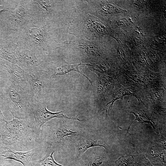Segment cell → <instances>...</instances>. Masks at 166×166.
<instances>
[{"label":"cell","mask_w":166,"mask_h":166,"mask_svg":"<svg viewBox=\"0 0 166 166\" xmlns=\"http://www.w3.org/2000/svg\"><path fill=\"white\" fill-rule=\"evenodd\" d=\"M134 161L132 155L122 156L115 161L116 166H133Z\"/></svg>","instance_id":"9a60e30c"},{"label":"cell","mask_w":166,"mask_h":166,"mask_svg":"<svg viewBox=\"0 0 166 166\" xmlns=\"http://www.w3.org/2000/svg\"><path fill=\"white\" fill-rule=\"evenodd\" d=\"M83 64H77L72 65H64L60 67L57 68L55 72V75H62L66 74L72 71H75L79 72L84 76L86 77L92 84L91 81L84 74L81 73L79 70V66Z\"/></svg>","instance_id":"4fadbf2b"},{"label":"cell","mask_w":166,"mask_h":166,"mask_svg":"<svg viewBox=\"0 0 166 166\" xmlns=\"http://www.w3.org/2000/svg\"><path fill=\"white\" fill-rule=\"evenodd\" d=\"M9 98L8 107L12 116L22 119H31L32 112L29 107L25 90L11 81L7 89Z\"/></svg>","instance_id":"7a4b0ae2"},{"label":"cell","mask_w":166,"mask_h":166,"mask_svg":"<svg viewBox=\"0 0 166 166\" xmlns=\"http://www.w3.org/2000/svg\"><path fill=\"white\" fill-rule=\"evenodd\" d=\"M35 1L46 12L48 13L49 12L51 5L46 1L43 0H35Z\"/></svg>","instance_id":"e0dca14e"},{"label":"cell","mask_w":166,"mask_h":166,"mask_svg":"<svg viewBox=\"0 0 166 166\" xmlns=\"http://www.w3.org/2000/svg\"><path fill=\"white\" fill-rule=\"evenodd\" d=\"M1 76H0V78ZM5 119V118L2 114L0 109V122L4 121Z\"/></svg>","instance_id":"ffe728a7"},{"label":"cell","mask_w":166,"mask_h":166,"mask_svg":"<svg viewBox=\"0 0 166 166\" xmlns=\"http://www.w3.org/2000/svg\"><path fill=\"white\" fill-rule=\"evenodd\" d=\"M36 67L26 69L24 70L33 97L39 100L44 84L45 72Z\"/></svg>","instance_id":"277c9868"},{"label":"cell","mask_w":166,"mask_h":166,"mask_svg":"<svg viewBox=\"0 0 166 166\" xmlns=\"http://www.w3.org/2000/svg\"><path fill=\"white\" fill-rule=\"evenodd\" d=\"M5 11L6 9L4 7L2 6H0V12Z\"/></svg>","instance_id":"44dd1931"},{"label":"cell","mask_w":166,"mask_h":166,"mask_svg":"<svg viewBox=\"0 0 166 166\" xmlns=\"http://www.w3.org/2000/svg\"><path fill=\"white\" fill-rule=\"evenodd\" d=\"M103 158L92 154L78 158L69 166H99L103 163Z\"/></svg>","instance_id":"9c48e42d"},{"label":"cell","mask_w":166,"mask_h":166,"mask_svg":"<svg viewBox=\"0 0 166 166\" xmlns=\"http://www.w3.org/2000/svg\"><path fill=\"white\" fill-rule=\"evenodd\" d=\"M10 121L0 123V139L8 148L18 151H27L40 144V130L31 119H22L13 116Z\"/></svg>","instance_id":"6da1fadb"},{"label":"cell","mask_w":166,"mask_h":166,"mask_svg":"<svg viewBox=\"0 0 166 166\" xmlns=\"http://www.w3.org/2000/svg\"><path fill=\"white\" fill-rule=\"evenodd\" d=\"M99 146L106 148L105 145L101 140L91 136L82 137L77 141L76 149L78 157L80 156L89 148Z\"/></svg>","instance_id":"ba28073f"},{"label":"cell","mask_w":166,"mask_h":166,"mask_svg":"<svg viewBox=\"0 0 166 166\" xmlns=\"http://www.w3.org/2000/svg\"><path fill=\"white\" fill-rule=\"evenodd\" d=\"M30 40L34 44L41 45L44 42V36L42 30L38 28H32L28 32Z\"/></svg>","instance_id":"7c38bea8"},{"label":"cell","mask_w":166,"mask_h":166,"mask_svg":"<svg viewBox=\"0 0 166 166\" xmlns=\"http://www.w3.org/2000/svg\"><path fill=\"white\" fill-rule=\"evenodd\" d=\"M133 166H153L148 160L145 157H139L134 161Z\"/></svg>","instance_id":"2e32d148"},{"label":"cell","mask_w":166,"mask_h":166,"mask_svg":"<svg viewBox=\"0 0 166 166\" xmlns=\"http://www.w3.org/2000/svg\"><path fill=\"white\" fill-rule=\"evenodd\" d=\"M54 151H51L41 159L32 162L33 166H63L58 164L54 160L53 154Z\"/></svg>","instance_id":"8fae6325"},{"label":"cell","mask_w":166,"mask_h":166,"mask_svg":"<svg viewBox=\"0 0 166 166\" xmlns=\"http://www.w3.org/2000/svg\"><path fill=\"white\" fill-rule=\"evenodd\" d=\"M26 13L23 8L19 6L13 12L12 15V20L13 24L18 25L21 23L24 18Z\"/></svg>","instance_id":"5bb4252c"},{"label":"cell","mask_w":166,"mask_h":166,"mask_svg":"<svg viewBox=\"0 0 166 166\" xmlns=\"http://www.w3.org/2000/svg\"><path fill=\"white\" fill-rule=\"evenodd\" d=\"M84 49H85V51L88 53L91 54V52L93 51L96 50V47L93 45H82L81 46Z\"/></svg>","instance_id":"ac0fdd59"},{"label":"cell","mask_w":166,"mask_h":166,"mask_svg":"<svg viewBox=\"0 0 166 166\" xmlns=\"http://www.w3.org/2000/svg\"><path fill=\"white\" fill-rule=\"evenodd\" d=\"M147 155L149 161L152 165L166 166V154L164 151L157 150L153 148L149 150Z\"/></svg>","instance_id":"30bf717a"},{"label":"cell","mask_w":166,"mask_h":166,"mask_svg":"<svg viewBox=\"0 0 166 166\" xmlns=\"http://www.w3.org/2000/svg\"><path fill=\"white\" fill-rule=\"evenodd\" d=\"M29 107L33 114L34 121L38 129L40 130L42 126L47 121L55 118H65L81 121L77 116L70 117L63 114V111L57 112H52L47 109L46 105L39 100L34 98L31 99L29 102Z\"/></svg>","instance_id":"3957f363"},{"label":"cell","mask_w":166,"mask_h":166,"mask_svg":"<svg viewBox=\"0 0 166 166\" xmlns=\"http://www.w3.org/2000/svg\"><path fill=\"white\" fill-rule=\"evenodd\" d=\"M38 148L27 151L21 152L6 147L0 148V156L5 159H10L21 163L23 166H30L33 156L38 152Z\"/></svg>","instance_id":"5b68a950"},{"label":"cell","mask_w":166,"mask_h":166,"mask_svg":"<svg viewBox=\"0 0 166 166\" xmlns=\"http://www.w3.org/2000/svg\"><path fill=\"white\" fill-rule=\"evenodd\" d=\"M30 166H33V165L32 164V163L31 164Z\"/></svg>","instance_id":"7402d4cb"},{"label":"cell","mask_w":166,"mask_h":166,"mask_svg":"<svg viewBox=\"0 0 166 166\" xmlns=\"http://www.w3.org/2000/svg\"><path fill=\"white\" fill-rule=\"evenodd\" d=\"M0 62L10 75L11 81L15 85L26 90L28 83L25 70L16 64L4 60H1Z\"/></svg>","instance_id":"8992f818"},{"label":"cell","mask_w":166,"mask_h":166,"mask_svg":"<svg viewBox=\"0 0 166 166\" xmlns=\"http://www.w3.org/2000/svg\"><path fill=\"white\" fill-rule=\"evenodd\" d=\"M17 60L26 69L36 67L39 65V60L31 51L24 48H17L15 52Z\"/></svg>","instance_id":"52a82bcc"},{"label":"cell","mask_w":166,"mask_h":166,"mask_svg":"<svg viewBox=\"0 0 166 166\" xmlns=\"http://www.w3.org/2000/svg\"><path fill=\"white\" fill-rule=\"evenodd\" d=\"M4 158H1L0 156V166H12L8 162L4 160Z\"/></svg>","instance_id":"d6986e66"}]
</instances>
